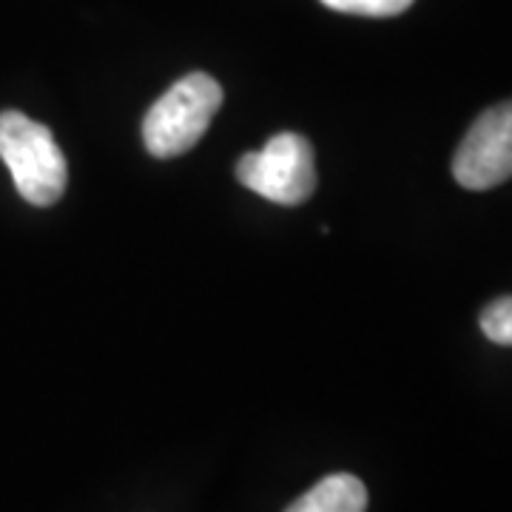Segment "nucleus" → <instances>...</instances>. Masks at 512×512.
<instances>
[{"label":"nucleus","mask_w":512,"mask_h":512,"mask_svg":"<svg viewBox=\"0 0 512 512\" xmlns=\"http://www.w3.org/2000/svg\"><path fill=\"white\" fill-rule=\"evenodd\" d=\"M367 490L356 476L336 473L322 478L313 490L293 501L285 512H365Z\"/></svg>","instance_id":"39448f33"},{"label":"nucleus","mask_w":512,"mask_h":512,"mask_svg":"<svg viewBox=\"0 0 512 512\" xmlns=\"http://www.w3.org/2000/svg\"><path fill=\"white\" fill-rule=\"evenodd\" d=\"M481 330L495 345L512 348V296H501L481 311Z\"/></svg>","instance_id":"423d86ee"},{"label":"nucleus","mask_w":512,"mask_h":512,"mask_svg":"<svg viewBox=\"0 0 512 512\" xmlns=\"http://www.w3.org/2000/svg\"><path fill=\"white\" fill-rule=\"evenodd\" d=\"M333 12L365 15V18H393L413 6V0H322Z\"/></svg>","instance_id":"0eeeda50"},{"label":"nucleus","mask_w":512,"mask_h":512,"mask_svg":"<svg viewBox=\"0 0 512 512\" xmlns=\"http://www.w3.org/2000/svg\"><path fill=\"white\" fill-rule=\"evenodd\" d=\"M0 160L6 163L18 194L37 208L55 205L66 183L69 165L55 134L20 111L0 114Z\"/></svg>","instance_id":"f257e3e1"},{"label":"nucleus","mask_w":512,"mask_h":512,"mask_svg":"<svg viewBox=\"0 0 512 512\" xmlns=\"http://www.w3.org/2000/svg\"><path fill=\"white\" fill-rule=\"evenodd\" d=\"M453 177L467 191H487L512 177V100L487 109L453 157Z\"/></svg>","instance_id":"20e7f679"},{"label":"nucleus","mask_w":512,"mask_h":512,"mask_svg":"<svg viewBox=\"0 0 512 512\" xmlns=\"http://www.w3.org/2000/svg\"><path fill=\"white\" fill-rule=\"evenodd\" d=\"M237 180L265 200L302 205L316 191V160L302 134L282 131L262 151H248L237 163Z\"/></svg>","instance_id":"7ed1b4c3"},{"label":"nucleus","mask_w":512,"mask_h":512,"mask_svg":"<svg viewBox=\"0 0 512 512\" xmlns=\"http://www.w3.org/2000/svg\"><path fill=\"white\" fill-rule=\"evenodd\" d=\"M222 106L220 83L205 72L180 77L168 92L148 109L143 120V143L148 154L171 160L200 143L211 120Z\"/></svg>","instance_id":"f03ea898"}]
</instances>
